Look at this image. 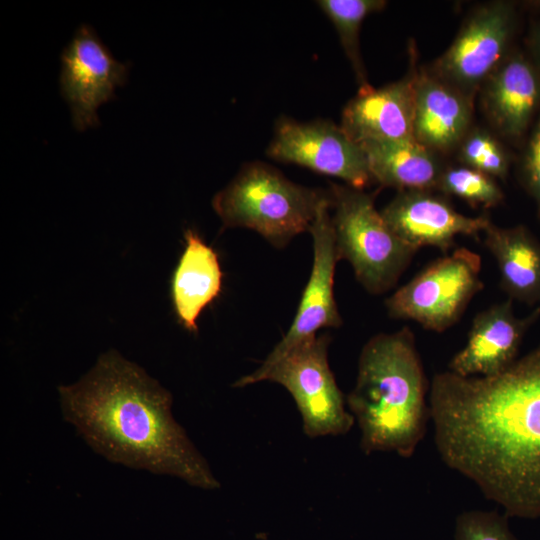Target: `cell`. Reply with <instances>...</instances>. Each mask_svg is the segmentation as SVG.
<instances>
[{
    "mask_svg": "<svg viewBox=\"0 0 540 540\" xmlns=\"http://www.w3.org/2000/svg\"><path fill=\"white\" fill-rule=\"evenodd\" d=\"M443 462L508 517H540V342L503 372L436 373L429 387Z\"/></svg>",
    "mask_w": 540,
    "mask_h": 540,
    "instance_id": "cell-1",
    "label": "cell"
},
{
    "mask_svg": "<svg viewBox=\"0 0 540 540\" xmlns=\"http://www.w3.org/2000/svg\"><path fill=\"white\" fill-rule=\"evenodd\" d=\"M63 419L107 461L178 478L203 490L220 483L172 413L157 380L115 350L77 382L58 387Z\"/></svg>",
    "mask_w": 540,
    "mask_h": 540,
    "instance_id": "cell-2",
    "label": "cell"
},
{
    "mask_svg": "<svg viewBox=\"0 0 540 540\" xmlns=\"http://www.w3.org/2000/svg\"><path fill=\"white\" fill-rule=\"evenodd\" d=\"M428 380L409 327L379 333L363 346L356 382L346 397L360 432V448L411 457L430 418Z\"/></svg>",
    "mask_w": 540,
    "mask_h": 540,
    "instance_id": "cell-3",
    "label": "cell"
},
{
    "mask_svg": "<svg viewBox=\"0 0 540 540\" xmlns=\"http://www.w3.org/2000/svg\"><path fill=\"white\" fill-rule=\"evenodd\" d=\"M329 191L292 182L262 162L242 166L217 192L212 207L224 228H247L276 248L310 230L321 202Z\"/></svg>",
    "mask_w": 540,
    "mask_h": 540,
    "instance_id": "cell-4",
    "label": "cell"
},
{
    "mask_svg": "<svg viewBox=\"0 0 540 540\" xmlns=\"http://www.w3.org/2000/svg\"><path fill=\"white\" fill-rule=\"evenodd\" d=\"M332 225L339 259L347 260L358 282L374 295L389 291L416 250L387 225L364 190L331 183Z\"/></svg>",
    "mask_w": 540,
    "mask_h": 540,
    "instance_id": "cell-5",
    "label": "cell"
},
{
    "mask_svg": "<svg viewBox=\"0 0 540 540\" xmlns=\"http://www.w3.org/2000/svg\"><path fill=\"white\" fill-rule=\"evenodd\" d=\"M330 337L320 334L293 348L275 363L259 366L233 383L242 388L262 381L282 385L294 399L309 438L348 433L355 420L328 361Z\"/></svg>",
    "mask_w": 540,
    "mask_h": 540,
    "instance_id": "cell-6",
    "label": "cell"
},
{
    "mask_svg": "<svg viewBox=\"0 0 540 540\" xmlns=\"http://www.w3.org/2000/svg\"><path fill=\"white\" fill-rule=\"evenodd\" d=\"M479 254L465 247L440 257L398 288L386 301L388 315L444 332L456 324L484 283Z\"/></svg>",
    "mask_w": 540,
    "mask_h": 540,
    "instance_id": "cell-7",
    "label": "cell"
},
{
    "mask_svg": "<svg viewBox=\"0 0 540 540\" xmlns=\"http://www.w3.org/2000/svg\"><path fill=\"white\" fill-rule=\"evenodd\" d=\"M519 16L518 5L511 1L477 6L464 20L451 45L428 70L474 99L515 47Z\"/></svg>",
    "mask_w": 540,
    "mask_h": 540,
    "instance_id": "cell-8",
    "label": "cell"
},
{
    "mask_svg": "<svg viewBox=\"0 0 540 540\" xmlns=\"http://www.w3.org/2000/svg\"><path fill=\"white\" fill-rule=\"evenodd\" d=\"M268 157L339 178L363 190L372 181L362 147L329 120L299 122L280 117L266 151Z\"/></svg>",
    "mask_w": 540,
    "mask_h": 540,
    "instance_id": "cell-9",
    "label": "cell"
},
{
    "mask_svg": "<svg viewBox=\"0 0 540 540\" xmlns=\"http://www.w3.org/2000/svg\"><path fill=\"white\" fill-rule=\"evenodd\" d=\"M129 63L116 60L95 30L82 23L61 54L59 87L78 131L99 125L98 107L126 83Z\"/></svg>",
    "mask_w": 540,
    "mask_h": 540,
    "instance_id": "cell-10",
    "label": "cell"
},
{
    "mask_svg": "<svg viewBox=\"0 0 540 540\" xmlns=\"http://www.w3.org/2000/svg\"><path fill=\"white\" fill-rule=\"evenodd\" d=\"M330 212L329 193L321 202L309 230L313 239V264L294 320L284 337L261 363V367L270 366L293 348L316 337L322 328L342 325L334 297V274L340 259Z\"/></svg>",
    "mask_w": 540,
    "mask_h": 540,
    "instance_id": "cell-11",
    "label": "cell"
},
{
    "mask_svg": "<svg viewBox=\"0 0 540 540\" xmlns=\"http://www.w3.org/2000/svg\"><path fill=\"white\" fill-rule=\"evenodd\" d=\"M381 215L389 228L416 251L434 247L448 252L458 235L477 238L492 224L486 215H463L444 197L420 190L399 191Z\"/></svg>",
    "mask_w": 540,
    "mask_h": 540,
    "instance_id": "cell-12",
    "label": "cell"
},
{
    "mask_svg": "<svg viewBox=\"0 0 540 540\" xmlns=\"http://www.w3.org/2000/svg\"><path fill=\"white\" fill-rule=\"evenodd\" d=\"M479 92L482 110L496 133L523 144L540 113V72L527 52L514 47Z\"/></svg>",
    "mask_w": 540,
    "mask_h": 540,
    "instance_id": "cell-13",
    "label": "cell"
},
{
    "mask_svg": "<svg viewBox=\"0 0 540 540\" xmlns=\"http://www.w3.org/2000/svg\"><path fill=\"white\" fill-rule=\"evenodd\" d=\"M540 318V306L528 315L515 314L507 299L480 311L472 320L465 345L451 358L448 370L462 377H488L509 368L529 328Z\"/></svg>",
    "mask_w": 540,
    "mask_h": 540,
    "instance_id": "cell-14",
    "label": "cell"
},
{
    "mask_svg": "<svg viewBox=\"0 0 540 540\" xmlns=\"http://www.w3.org/2000/svg\"><path fill=\"white\" fill-rule=\"evenodd\" d=\"M416 67L380 88L360 87L342 111L341 128L356 143L414 138Z\"/></svg>",
    "mask_w": 540,
    "mask_h": 540,
    "instance_id": "cell-15",
    "label": "cell"
},
{
    "mask_svg": "<svg viewBox=\"0 0 540 540\" xmlns=\"http://www.w3.org/2000/svg\"><path fill=\"white\" fill-rule=\"evenodd\" d=\"M473 102L428 69H417L414 138L437 154L457 149L472 128Z\"/></svg>",
    "mask_w": 540,
    "mask_h": 540,
    "instance_id": "cell-16",
    "label": "cell"
},
{
    "mask_svg": "<svg viewBox=\"0 0 540 540\" xmlns=\"http://www.w3.org/2000/svg\"><path fill=\"white\" fill-rule=\"evenodd\" d=\"M184 241L171 278V301L179 324L196 333L202 311L221 293L223 272L217 252L197 231L186 229Z\"/></svg>",
    "mask_w": 540,
    "mask_h": 540,
    "instance_id": "cell-17",
    "label": "cell"
},
{
    "mask_svg": "<svg viewBox=\"0 0 540 540\" xmlns=\"http://www.w3.org/2000/svg\"><path fill=\"white\" fill-rule=\"evenodd\" d=\"M483 234L508 298L540 306V240L521 224L499 227L492 223Z\"/></svg>",
    "mask_w": 540,
    "mask_h": 540,
    "instance_id": "cell-18",
    "label": "cell"
},
{
    "mask_svg": "<svg viewBox=\"0 0 540 540\" xmlns=\"http://www.w3.org/2000/svg\"><path fill=\"white\" fill-rule=\"evenodd\" d=\"M373 181L399 191H432L445 168L438 154L415 138L359 144Z\"/></svg>",
    "mask_w": 540,
    "mask_h": 540,
    "instance_id": "cell-19",
    "label": "cell"
},
{
    "mask_svg": "<svg viewBox=\"0 0 540 540\" xmlns=\"http://www.w3.org/2000/svg\"><path fill=\"white\" fill-rule=\"evenodd\" d=\"M338 33L341 46L352 66L360 87L369 85L360 53L359 32L363 20L381 11L384 0H319L316 2Z\"/></svg>",
    "mask_w": 540,
    "mask_h": 540,
    "instance_id": "cell-20",
    "label": "cell"
},
{
    "mask_svg": "<svg viewBox=\"0 0 540 540\" xmlns=\"http://www.w3.org/2000/svg\"><path fill=\"white\" fill-rule=\"evenodd\" d=\"M436 189L476 207L492 208L504 199L495 178L465 165L445 167Z\"/></svg>",
    "mask_w": 540,
    "mask_h": 540,
    "instance_id": "cell-21",
    "label": "cell"
},
{
    "mask_svg": "<svg viewBox=\"0 0 540 540\" xmlns=\"http://www.w3.org/2000/svg\"><path fill=\"white\" fill-rule=\"evenodd\" d=\"M457 158L462 165L481 171L495 179H505L511 157L494 134L480 127H472L457 147Z\"/></svg>",
    "mask_w": 540,
    "mask_h": 540,
    "instance_id": "cell-22",
    "label": "cell"
},
{
    "mask_svg": "<svg viewBox=\"0 0 540 540\" xmlns=\"http://www.w3.org/2000/svg\"><path fill=\"white\" fill-rule=\"evenodd\" d=\"M507 517L496 511H464L456 517L454 540H517Z\"/></svg>",
    "mask_w": 540,
    "mask_h": 540,
    "instance_id": "cell-23",
    "label": "cell"
},
{
    "mask_svg": "<svg viewBox=\"0 0 540 540\" xmlns=\"http://www.w3.org/2000/svg\"><path fill=\"white\" fill-rule=\"evenodd\" d=\"M519 180L540 217V113L524 143L518 164Z\"/></svg>",
    "mask_w": 540,
    "mask_h": 540,
    "instance_id": "cell-24",
    "label": "cell"
},
{
    "mask_svg": "<svg viewBox=\"0 0 540 540\" xmlns=\"http://www.w3.org/2000/svg\"><path fill=\"white\" fill-rule=\"evenodd\" d=\"M526 43V52L540 72V18L532 22Z\"/></svg>",
    "mask_w": 540,
    "mask_h": 540,
    "instance_id": "cell-25",
    "label": "cell"
}]
</instances>
